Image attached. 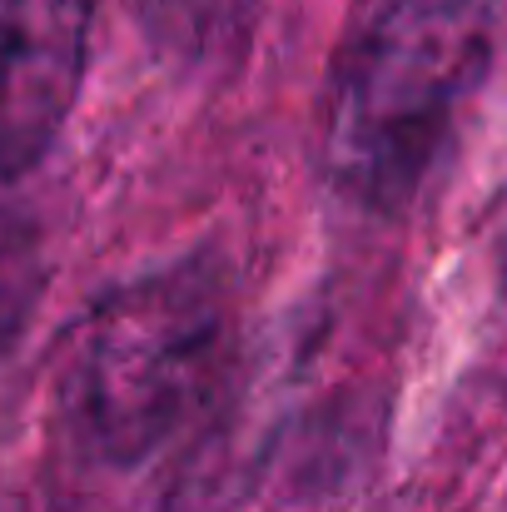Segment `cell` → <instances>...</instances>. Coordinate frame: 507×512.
I'll use <instances>...</instances> for the list:
<instances>
[{
  "label": "cell",
  "mask_w": 507,
  "mask_h": 512,
  "mask_svg": "<svg viewBox=\"0 0 507 512\" xmlns=\"http://www.w3.org/2000/svg\"><path fill=\"white\" fill-rule=\"evenodd\" d=\"M507 0H368L319 95L314 165L348 209L403 214L448 160L503 45Z\"/></svg>",
  "instance_id": "1"
},
{
  "label": "cell",
  "mask_w": 507,
  "mask_h": 512,
  "mask_svg": "<svg viewBox=\"0 0 507 512\" xmlns=\"http://www.w3.org/2000/svg\"><path fill=\"white\" fill-rule=\"evenodd\" d=\"M239 368L234 274L214 254L160 264L105 294L70 348L60 418L100 468H140L209 418Z\"/></svg>",
  "instance_id": "2"
},
{
  "label": "cell",
  "mask_w": 507,
  "mask_h": 512,
  "mask_svg": "<svg viewBox=\"0 0 507 512\" xmlns=\"http://www.w3.org/2000/svg\"><path fill=\"white\" fill-rule=\"evenodd\" d=\"M100 0H0V184L45 165L85 85Z\"/></svg>",
  "instance_id": "3"
},
{
  "label": "cell",
  "mask_w": 507,
  "mask_h": 512,
  "mask_svg": "<svg viewBox=\"0 0 507 512\" xmlns=\"http://www.w3.org/2000/svg\"><path fill=\"white\" fill-rule=\"evenodd\" d=\"M150 50L184 75H224L244 60L264 0H130Z\"/></svg>",
  "instance_id": "4"
}]
</instances>
